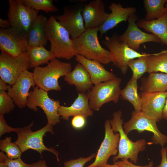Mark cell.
<instances>
[{"instance_id":"cell-1","label":"cell","mask_w":167,"mask_h":167,"mask_svg":"<svg viewBox=\"0 0 167 167\" xmlns=\"http://www.w3.org/2000/svg\"><path fill=\"white\" fill-rule=\"evenodd\" d=\"M67 30L55 17L50 16L45 27L46 40L50 43V51L55 58L69 60L77 55L75 45Z\"/></svg>"},{"instance_id":"cell-2","label":"cell","mask_w":167,"mask_h":167,"mask_svg":"<svg viewBox=\"0 0 167 167\" xmlns=\"http://www.w3.org/2000/svg\"><path fill=\"white\" fill-rule=\"evenodd\" d=\"M71 70V63L62 62L54 58L46 66L34 68L33 73L36 85L47 92L50 90L60 91L61 87L58 82L59 79L67 75Z\"/></svg>"},{"instance_id":"cell-3","label":"cell","mask_w":167,"mask_h":167,"mask_svg":"<svg viewBox=\"0 0 167 167\" xmlns=\"http://www.w3.org/2000/svg\"><path fill=\"white\" fill-rule=\"evenodd\" d=\"M99 28L86 29L81 35L72 40L76 47L77 54L94 60L102 64L111 62L109 50L102 47L98 36Z\"/></svg>"},{"instance_id":"cell-4","label":"cell","mask_w":167,"mask_h":167,"mask_svg":"<svg viewBox=\"0 0 167 167\" xmlns=\"http://www.w3.org/2000/svg\"><path fill=\"white\" fill-rule=\"evenodd\" d=\"M122 111L118 110L114 112L112 118L109 120L112 128L115 133H119L120 138L118 146V152L113 158V162L119 159H130L136 163L139 152L143 151L146 148L147 143L144 139L133 142L128 137L123 128L124 121L122 118Z\"/></svg>"},{"instance_id":"cell-5","label":"cell","mask_w":167,"mask_h":167,"mask_svg":"<svg viewBox=\"0 0 167 167\" xmlns=\"http://www.w3.org/2000/svg\"><path fill=\"white\" fill-rule=\"evenodd\" d=\"M33 125L32 122L28 126L19 128L16 133L17 139L15 143L19 146L22 153L32 149L37 151L41 155L43 152L47 151L55 155L59 162L58 152L54 148L47 147L43 142V137L46 132L54 134L53 126L47 123L42 128L32 131V127Z\"/></svg>"},{"instance_id":"cell-6","label":"cell","mask_w":167,"mask_h":167,"mask_svg":"<svg viewBox=\"0 0 167 167\" xmlns=\"http://www.w3.org/2000/svg\"><path fill=\"white\" fill-rule=\"evenodd\" d=\"M102 43L108 48L111 62L123 74L126 73L129 68L128 62L130 60L149 54L140 53L131 48L126 43L119 39L116 33L110 37L106 36L102 41Z\"/></svg>"},{"instance_id":"cell-7","label":"cell","mask_w":167,"mask_h":167,"mask_svg":"<svg viewBox=\"0 0 167 167\" xmlns=\"http://www.w3.org/2000/svg\"><path fill=\"white\" fill-rule=\"evenodd\" d=\"M121 79L119 77L94 85L87 92L91 109L98 111L104 104L112 101L118 102L122 90Z\"/></svg>"},{"instance_id":"cell-8","label":"cell","mask_w":167,"mask_h":167,"mask_svg":"<svg viewBox=\"0 0 167 167\" xmlns=\"http://www.w3.org/2000/svg\"><path fill=\"white\" fill-rule=\"evenodd\" d=\"M27 101V106L30 109L35 112L38 111L37 107L42 109L46 116L47 123L54 126L60 122L58 112L61 106L60 101L51 99L48 92L36 86L29 92Z\"/></svg>"},{"instance_id":"cell-9","label":"cell","mask_w":167,"mask_h":167,"mask_svg":"<svg viewBox=\"0 0 167 167\" xmlns=\"http://www.w3.org/2000/svg\"><path fill=\"white\" fill-rule=\"evenodd\" d=\"M131 115L130 119L124 123L122 126L126 134L127 135L134 130L139 133L146 131L153 134L151 139L153 143L159 144L162 147L167 143V135L160 131L156 121L147 116L142 111L139 112L133 111Z\"/></svg>"},{"instance_id":"cell-10","label":"cell","mask_w":167,"mask_h":167,"mask_svg":"<svg viewBox=\"0 0 167 167\" xmlns=\"http://www.w3.org/2000/svg\"><path fill=\"white\" fill-rule=\"evenodd\" d=\"M8 20L11 27L28 34L35 23L38 11L23 3L22 0H9Z\"/></svg>"},{"instance_id":"cell-11","label":"cell","mask_w":167,"mask_h":167,"mask_svg":"<svg viewBox=\"0 0 167 167\" xmlns=\"http://www.w3.org/2000/svg\"><path fill=\"white\" fill-rule=\"evenodd\" d=\"M30 68L27 53L14 57L5 53L0 54V79L12 86L24 71Z\"/></svg>"},{"instance_id":"cell-12","label":"cell","mask_w":167,"mask_h":167,"mask_svg":"<svg viewBox=\"0 0 167 167\" xmlns=\"http://www.w3.org/2000/svg\"><path fill=\"white\" fill-rule=\"evenodd\" d=\"M29 45L27 34L16 28L0 29V49L14 57L27 51Z\"/></svg>"},{"instance_id":"cell-13","label":"cell","mask_w":167,"mask_h":167,"mask_svg":"<svg viewBox=\"0 0 167 167\" xmlns=\"http://www.w3.org/2000/svg\"><path fill=\"white\" fill-rule=\"evenodd\" d=\"M105 135L104 139L98 150L94 161L86 167H101L107 163L112 156H115L118 152L120 138L119 133H115L113 130L109 120L105 123Z\"/></svg>"},{"instance_id":"cell-14","label":"cell","mask_w":167,"mask_h":167,"mask_svg":"<svg viewBox=\"0 0 167 167\" xmlns=\"http://www.w3.org/2000/svg\"><path fill=\"white\" fill-rule=\"evenodd\" d=\"M138 19L135 14L129 18L127 21V27L122 35L118 36L119 39L136 51L139 49L141 45L145 43L154 42L162 44L161 41L154 35L144 32L139 28L136 23Z\"/></svg>"},{"instance_id":"cell-15","label":"cell","mask_w":167,"mask_h":167,"mask_svg":"<svg viewBox=\"0 0 167 167\" xmlns=\"http://www.w3.org/2000/svg\"><path fill=\"white\" fill-rule=\"evenodd\" d=\"M83 7L66 6L63 14L55 16L59 23L68 31L72 40L81 35L86 29L82 14Z\"/></svg>"},{"instance_id":"cell-16","label":"cell","mask_w":167,"mask_h":167,"mask_svg":"<svg viewBox=\"0 0 167 167\" xmlns=\"http://www.w3.org/2000/svg\"><path fill=\"white\" fill-rule=\"evenodd\" d=\"M35 85L33 72L26 70L21 74L7 93L15 104L21 109L27 106L29 89Z\"/></svg>"},{"instance_id":"cell-17","label":"cell","mask_w":167,"mask_h":167,"mask_svg":"<svg viewBox=\"0 0 167 167\" xmlns=\"http://www.w3.org/2000/svg\"><path fill=\"white\" fill-rule=\"evenodd\" d=\"M167 91L155 92H141V111L157 122L162 118V111L165 105Z\"/></svg>"},{"instance_id":"cell-18","label":"cell","mask_w":167,"mask_h":167,"mask_svg":"<svg viewBox=\"0 0 167 167\" xmlns=\"http://www.w3.org/2000/svg\"><path fill=\"white\" fill-rule=\"evenodd\" d=\"M82 14L86 29L99 27L104 23L109 13L105 10L101 0L90 2L83 7Z\"/></svg>"},{"instance_id":"cell-19","label":"cell","mask_w":167,"mask_h":167,"mask_svg":"<svg viewBox=\"0 0 167 167\" xmlns=\"http://www.w3.org/2000/svg\"><path fill=\"white\" fill-rule=\"evenodd\" d=\"M111 13L103 24L99 27L101 36L108 31L116 27L123 21H128L129 18L135 14L136 9L134 7H123L119 3H112L109 6Z\"/></svg>"},{"instance_id":"cell-20","label":"cell","mask_w":167,"mask_h":167,"mask_svg":"<svg viewBox=\"0 0 167 167\" xmlns=\"http://www.w3.org/2000/svg\"><path fill=\"white\" fill-rule=\"evenodd\" d=\"M58 112L60 116H61L63 119L67 120L71 116L79 115L86 118L92 116L93 111L90 107L87 92H78L77 97L70 106L61 105Z\"/></svg>"},{"instance_id":"cell-21","label":"cell","mask_w":167,"mask_h":167,"mask_svg":"<svg viewBox=\"0 0 167 167\" xmlns=\"http://www.w3.org/2000/svg\"><path fill=\"white\" fill-rule=\"evenodd\" d=\"M75 59L86 69L91 77L93 85L114 79L117 77L113 73L106 70L100 62L88 59L84 56L77 54Z\"/></svg>"},{"instance_id":"cell-22","label":"cell","mask_w":167,"mask_h":167,"mask_svg":"<svg viewBox=\"0 0 167 167\" xmlns=\"http://www.w3.org/2000/svg\"><path fill=\"white\" fill-rule=\"evenodd\" d=\"M64 80L70 85L75 86L78 92L85 93L93 86L90 76L85 67L78 63L74 69L64 77Z\"/></svg>"},{"instance_id":"cell-23","label":"cell","mask_w":167,"mask_h":167,"mask_svg":"<svg viewBox=\"0 0 167 167\" xmlns=\"http://www.w3.org/2000/svg\"><path fill=\"white\" fill-rule=\"evenodd\" d=\"M137 26L156 36L167 46V12L161 17L150 21L138 19Z\"/></svg>"},{"instance_id":"cell-24","label":"cell","mask_w":167,"mask_h":167,"mask_svg":"<svg viewBox=\"0 0 167 167\" xmlns=\"http://www.w3.org/2000/svg\"><path fill=\"white\" fill-rule=\"evenodd\" d=\"M139 89L142 92H155L167 91V74L161 73L149 74L141 79Z\"/></svg>"},{"instance_id":"cell-25","label":"cell","mask_w":167,"mask_h":167,"mask_svg":"<svg viewBox=\"0 0 167 167\" xmlns=\"http://www.w3.org/2000/svg\"><path fill=\"white\" fill-rule=\"evenodd\" d=\"M47 17L38 15L37 19L27 34L29 45L45 46L47 43L45 36V27L48 20Z\"/></svg>"},{"instance_id":"cell-26","label":"cell","mask_w":167,"mask_h":167,"mask_svg":"<svg viewBox=\"0 0 167 167\" xmlns=\"http://www.w3.org/2000/svg\"><path fill=\"white\" fill-rule=\"evenodd\" d=\"M26 52L30 68H34L41 65L48 64L49 61L55 58L51 52L47 50L43 46L29 45Z\"/></svg>"},{"instance_id":"cell-27","label":"cell","mask_w":167,"mask_h":167,"mask_svg":"<svg viewBox=\"0 0 167 167\" xmlns=\"http://www.w3.org/2000/svg\"><path fill=\"white\" fill-rule=\"evenodd\" d=\"M137 80L132 76L123 89L122 90L120 96L124 100L130 102L133 106L134 111H141V101L138 93Z\"/></svg>"},{"instance_id":"cell-28","label":"cell","mask_w":167,"mask_h":167,"mask_svg":"<svg viewBox=\"0 0 167 167\" xmlns=\"http://www.w3.org/2000/svg\"><path fill=\"white\" fill-rule=\"evenodd\" d=\"M148 71L149 74L160 72L167 74V50L148 56Z\"/></svg>"},{"instance_id":"cell-29","label":"cell","mask_w":167,"mask_h":167,"mask_svg":"<svg viewBox=\"0 0 167 167\" xmlns=\"http://www.w3.org/2000/svg\"><path fill=\"white\" fill-rule=\"evenodd\" d=\"M167 0H144L143 5L146 14L145 20L158 19L167 12L165 6Z\"/></svg>"},{"instance_id":"cell-30","label":"cell","mask_w":167,"mask_h":167,"mask_svg":"<svg viewBox=\"0 0 167 167\" xmlns=\"http://www.w3.org/2000/svg\"><path fill=\"white\" fill-rule=\"evenodd\" d=\"M151 54H149L147 55L131 60L128 62V66L132 71V77L138 80L145 73L147 72V58Z\"/></svg>"},{"instance_id":"cell-31","label":"cell","mask_w":167,"mask_h":167,"mask_svg":"<svg viewBox=\"0 0 167 167\" xmlns=\"http://www.w3.org/2000/svg\"><path fill=\"white\" fill-rule=\"evenodd\" d=\"M11 139L10 137L8 136L0 140V150L6 153V156L9 159H13L21 158L22 152L15 142H11Z\"/></svg>"},{"instance_id":"cell-32","label":"cell","mask_w":167,"mask_h":167,"mask_svg":"<svg viewBox=\"0 0 167 167\" xmlns=\"http://www.w3.org/2000/svg\"><path fill=\"white\" fill-rule=\"evenodd\" d=\"M25 5L39 11L42 10L46 13L55 12L58 11L51 0H22Z\"/></svg>"},{"instance_id":"cell-33","label":"cell","mask_w":167,"mask_h":167,"mask_svg":"<svg viewBox=\"0 0 167 167\" xmlns=\"http://www.w3.org/2000/svg\"><path fill=\"white\" fill-rule=\"evenodd\" d=\"M15 104L7 92H0V115H4L13 110Z\"/></svg>"},{"instance_id":"cell-34","label":"cell","mask_w":167,"mask_h":167,"mask_svg":"<svg viewBox=\"0 0 167 167\" xmlns=\"http://www.w3.org/2000/svg\"><path fill=\"white\" fill-rule=\"evenodd\" d=\"M0 162L3 163L8 167H29L30 164L24 162L21 158L15 159L8 158L3 152H0Z\"/></svg>"},{"instance_id":"cell-35","label":"cell","mask_w":167,"mask_h":167,"mask_svg":"<svg viewBox=\"0 0 167 167\" xmlns=\"http://www.w3.org/2000/svg\"><path fill=\"white\" fill-rule=\"evenodd\" d=\"M95 153H93L87 157H80L75 159H71L64 163V167H84L88 162L96 156Z\"/></svg>"},{"instance_id":"cell-36","label":"cell","mask_w":167,"mask_h":167,"mask_svg":"<svg viewBox=\"0 0 167 167\" xmlns=\"http://www.w3.org/2000/svg\"><path fill=\"white\" fill-rule=\"evenodd\" d=\"M19 128H13L8 125L3 115H0V137L4 134L12 132H17Z\"/></svg>"},{"instance_id":"cell-37","label":"cell","mask_w":167,"mask_h":167,"mask_svg":"<svg viewBox=\"0 0 167 167\" xmlns=\"http://www.w3.org/2000/svg\"><path fill=\"white\" fill-rule=\"evenodd\" d=\"M86 118L82 115H77L74 117L71 120V125L73 127L79 129L83 127L86 123Z\"/></svg>"},{"instance_id":"cell-38","label":"cell","mask_w":167,"mask_h":167,"mask_svg":"<svg viewBox=\"0 0 167 167\" xmlns=\"http://www.w3.org/2000/svg\"><path fill=\"white\" fill-rule=\"evenodd\" d=\"M114 163L118 167H153V166L152 161H150L148 165L143 166L135 165L126 159H122L121 161H116Z\"/></svg>"},{"instance_id":"cell-39","label":"cell","mask_w":167,"mask_h":167,"mask_svg":"<svg viewBox=\"0 0 167 167\" xmlns=\"http://www.w3.org/2000/svg\"><path fill=\"white\" fill-rule=\"evenodd\" d=\"M161 161L160 165L156 167H167V147H162L160 151Z\"/></svg>"},{"instance_id":"cell-40","label":"cell","mask_w":167,"mask_h":167,"mask_svg":"<svg viewBox=\"0 0 167 167\" xmlns=\"http://www.w3.org/2000/svg\"><path fill=\"white\" fill-rule=\"evenodd\" d=\"M11 85L8 84L5 81L0 79V92L7 91L11 88Z\"/></svg>"},{"instance_id":"cell-41","label":"cell","mask_w":167,"mask_h":167,"mask_svg":"<svg viewBox=\"0 0 167 167\" xmlns=\"http://www.w3.org/2000/svg\"><path fill=\"white\" fill-rule=\"evenodd\" d=\"M0 27L1 28L6 29L11 27V26L8 19H3L0 18Z\"/></svg>"},{"instance_id":"cell-42","label":"cell","mask_w":167,"mask_h":167,"mask_svg":"<svg viewBox=\"0 0 167 167\" xmlns=\"http://www.w3.org/2000/svg\"><path fill=\"white\" fill-rule=\"evenodd\" d=\"M29 167H48L46 161L40 160L37 162L30 164Z\"/></svg>"},{"instance_id":"cell-43","label":"cell","mask_w":167,"mask_h":167,"mask_svg":"<svg viewBox=\"0 0 167 167\" xmlns=\"http://www.w3.org/2000/svg\"><path fill=\"white\" fill-rule=\"evenodd\" d=\"M162 118L167 121V94L165 103L162 111Z\"/></svg>"},{"instance_id":"cell-44","label":"cell","mask_w":167,"mask_h":167,"mask_svg":"<svg viewBox=\"0 0 167 167\" xmlns=\"http://www.w3.org/2000/svg\"><path fill=\"white\" fill-rule=\"evenodd\" d=\"M101 167H118V166L114 163L113 165H109L108 164L105 165Z\"/></svg>"},{"instance_id":"cell-45","label":"cell","mask_w":167,"mask_h":167,"mask_svg":"<svg viewBox=\"0 0 167 167\" xmlns=\"http://www.w3.org/2000/svg\"><path fill=\"white\" fill-rule=\"evenodd\" d=\"M0 167H8L3 163L0 162Z\"/></svg>"},{"instance_id":"cell-46","label":"cell","mask_w":167,"mask_h":167,"mask_svg":"<svg viewBox=\"0 0 167 167\" xmlns=\"http://www.w3.org/2000/svg\"><path fill=\"white\" fill-rule=\"evenodd\" d=\"M165 7L166 9V11L167 12V1L165 4Z\"/></svg>"}]
</instances>
